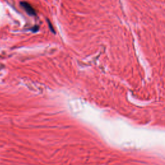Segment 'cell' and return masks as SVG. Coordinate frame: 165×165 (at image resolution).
<instances>
[{
	"mask_svg": "<svg viewBox=\"0 0 165 165\" xmlns=\"http://www.w3.org/2000/svg\"><path fill=\"white\" fill-rule=\"evenodd\" d=\"M21 5L22 7L25 9L27 14L31 16H36V10L32 7L31 4H29L27 2H21Z\"/></svg>",
	"mask_w": 165,
	"mask_h": 165,
	"instance_id": "6da1fadb",
	"label": "cell"
}]
</instances>
